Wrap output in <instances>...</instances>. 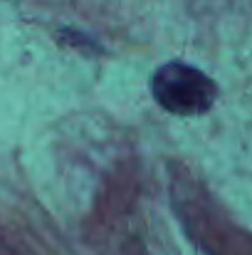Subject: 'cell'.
Instances as JSON below:
<instances>
[{"label": "cell", "instance_id": "6da1fadb", "mask_svg": "<svg viewBox=\"0 0 252 255\" xmlns=\"http://www.w3.org/2000/svg\"><path fill=\"white\" fill-rule=\"evenodd\" d=\"M215 82L183 62H168L154 75V97L156 102L178 117L205 114L215 102Z\"/></svg>", "mask_w": 252, "mask_h": 255}]
</instances>
